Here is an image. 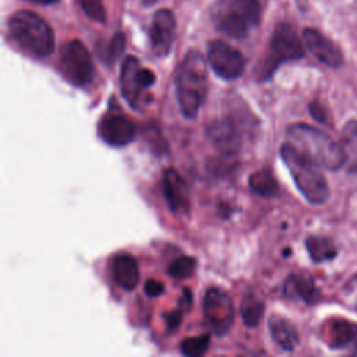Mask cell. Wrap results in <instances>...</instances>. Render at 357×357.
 I'll list each match as a JSON object with an SVG mask.
<instances>
[{
    "label": "cell",
    "instance_id": "obj_1",
    "mask_svg": "<svg viewBox=\"0 0 357 357\" xmlns=\"http://www.w3.org/2000/svg\"><path fill=\"white\" fill-rule=\"evenodd\" d=\"M176 95L184 117L194 119L205 102L208 93V70L204 56L188 52L176 71Z\"/></svg>",
    "mask_w": 357,
    "mask_h": 357
},
{
    "label": "cell",
    "instance_id": "obj_2",
    "mask_svg": "<svg viewBox=\"0 0 357 357\" xmlns=\"http://www.w3.org/2000/svg\"><path fill=\"white\" fill-rule=\"evenodd\" d=\"M280 158L303 197L312 205H322L329 197V187L319 165L293 144L282 145Z\"/></svg>",
    "mask_w": 357,
    "mask_h": 357
},
{
    "label": "cell",
    "instance_id": "obj_3",
    "mask_svg": "<svg viewBox=\"0 0 357 357\" xmlns=\"http://www.w3.org/2000/svg\"><path fill=\"white\" fill-rule=\"evenodd\" d=\"M11 39L35 57H47L54 50V35L50 25L36 13L21 10L8 20Z\"/></svg>",
    "mask_w": 357,
    "mask_h": 357
},
{
    "label": "cell",
    "instance_id": "obj_4",
    "mask_svg": "<svg viewBox=\"0 0 357 357\" xmlns=\"http://www.w3.org/2000/svg\"><path fill=\"white\" fill-rule=\"evenodd\" d=\"M289 138L298 149L312 158L319 166L328 170H339L344 166V155L339 142H335L328 134L308 124H293L287 130Z\"/></svg>",
    "mask_w": 357,
    "mask_h": 357
},
{
    "label": "cell",
    "instance_id": "obj_5",
    "mask_svg": "<svg viewBox=\"0 0 357 357\" xmlns=\"http://www.w3.org/2000/svg\"><path fill=\"white\" fill-rule=\"evenodd\" d=\"M216 28L225 35L243 39L259 24L258 0H219L212 13Z\"/></svg>",
    "mask_w": 357,
    "mask_h": 357
},
{
    "label": "cell",
    "instance_id": "obj_6",
    "mask_svg": "<svg viewBox=\"0 0 357 357\" xmlns=\"http://www.w3.org/2000/svg\"><path fill=\"white\" fill-rule=\"evenodd\" d=\"M304 56V47L290 24H279L269 42V52L258 70L259 79H269L275 70L286 61L298 60Z\"/></svg>",
    "mask_w": 357,
    "mask_h": 357
},
{
    "label": "cell",
    "instance_id": "obj_7",
    "mask_svg": "<svg viewBox=\"0 0 357 357\" xmlns=\"http://www.w3.org/2000/svg\"><path fill=\"white\" fill-rule=\"evenodd\" d=\"M59 70L74 86H85L93 78V63L86 46L73 39L61 45L59 52Z\"/></svg>",
    "mask_w": 357,
    "mask_h": 357
},
{
    "label": "cell",
    "instance_id": "obj_8",
    "mask_svg": "<svg viewBox=\"0 0 357 357\" xmlns=\"http://www.w3.org/2000/svg\"><path fill=\"white\" fill-rule=\"evenodd\" d=\"M204 318L216 336H225L234 322L231 297L220 287H209L202 303Z\"/></svg>",
    "mask_w": 357,
    "mask_h": 357
},
{
    "label": "cell",
    "instance_id": "obj_9",
    "mask_svg": "<svg viewBox=\"0 0 357 357\" xmlns=\"http://www.w3.org/2000/svg\"><path fill=\"white\" fill-rule=\"evenodd\" d=\"M206 57L213 73L222 79H236L244 71L245 60L241 52L223 40H212L208 45Z\"/></svg>",
    "mask_w": 357,
    "mask_h": 357
},
{
    "label": "cell",
    "instance_id": "obj_10",
    "mask_svg": "<svg viewBox=\"0 0 357 357\" xmlns=\"http://www.w3.org/2000/svg\"><path fill=\"white\" fill-rule=\"evenodd\" d=\"M206 137L220 155L236 156L241 146L240 131L230 117H220L209 121L206 126Z\"/></svg>",
    "mask_w": 357,
    "mask_h": 357
},
{
    "label": "cell",
    "instance_id": "obj_11",
    "mask_svg": "<svg viewBox=\"0 0 357 357\" xmlns=\"http://www.w3.org/2000/svg\"><path fill=\"white\" fill-rule=\"evenodd\" d=\"M99 137L110 146H124L135 137L131 119L120 113H107L99 123Z\"/></svg>",
    "mask_w": 357,
    "mask_h": 357
},
{
    "label": "cell",
    "instance_id": "obj_12",
    "mask_svg": "<svg viewBox=\"0 0 357 357\" xmlns=\"http://www.w3.org/2000/svg\"><path fill=\"white\" fill-rule=\"evenodd\" d=\"M163 197L173 213H187L191 206L190 188L184 177L173 167L163 173Z\"/></svg>",
    "mask_w": 357,
    "mask_h": 357
},
{
    "label": "cell",
    "instance_id": "obj_13",
    "mask_svg": "<svg viewBox=\"0 0 357 357\" xmlns=\"http://www.w3.org/2000/svg\"><path fill=\"white\" fill-rule=\"evenodd\" d=\"M176 36V18L169 10L156 11L152 26L149 31V39L152 50L156 56L169 54Z\"/></svg>",
    "mask_w": 357,
    "mask_h": 357
},
{
    "label": "cell",
    "instance_id": "obj_14",
    "mask_svg": "<svg viewBox=\"0 0 357 357\" xmlns=\"http://www.w3.org/2000/svg\"><path fill=\"white\" fill-rule=\"evenodd\" d=\"M303 40L310 53L322 64L333 68L342 66L343 56L340 49L322 32L314 28H307L303 32Z\"/></svg>",
    "mask_w": 357,
    "mask_h": 357
},
{
    "label": "cell",
    "instance_id": "obj_15",
    "mask_svg": "<svg viewBox=\"0 0 357 357\" xmlns=\"http://www.w3.org/2000/svg\"><path fill=\"white\" fill-rule=\"evenodd\" d=\"M113 280L124 290L131 291L139 282V268L137 259L128 252H119L110 261Z\"/></svg>",
    "mask_w": 357,
    "mask_h": 357
},
{
    "label": "cell",
    "instance_id": "obj_16",
    "mask_svg": "<svg viewBox=\"0 0 357 357\" xmlns=\"http://www.w3.org/2000/svg\"><path fill=\"white\" fill-rule=\"evenodd\" d=\"M139 61L134 56H127L121 66L120 73V86L124 99L134 107L137 106L139 93L142 91L139 81H138V71H139Z\"/></svg>",
    "mask_w": 357,
    "mask_h": 357
},
{
    "label": "cell",
    "instance_id": "obj_17",
    "mask_svg": "<svg viewBox=\"0 0 357 357\" xmlns=\"http://www.w3.org/2000/svg\"><path fill=\"white\" fill-rule=\"evenodd\" d=\"M326 340L332 349L357 347V324L347 319H333L326 329Z\"/></svg>",
    "mask_w": 357,
    "mask_h": 357
},
{
    "label": "cell",
    "instance_id": "obj_18",
    "mask_svg": "<svg viewBox=\"0 0 357 357\" xmlns=\"http://www.w3.org/2000/svg\"><path fill=\"white\" fill-rule=\"evenodd\" d=\"M268 328L272 340L284 351H293L298 342L297 329L293 326L290 321L280 315H271L268 319Z\"/></svg>",
    "mask_w": 357,
    "mask_h": 357
},
{
    "label": "cell",
    "instance_id": "obj_19",
    "mask_svg": "<svg viewBox=\"0 0 357 357\" xmlns=\"http://www.w3.org/2000/svg\"><path fill=\"white\" fill-rule=\"evenodd\" d=\"M283 293L289 298L303 300L307 304H314L319 298V290L314 280L300 273L287 276L283 286Z\"/></svg>",
    "mask_w": 357,
    "mask_h": 357
},
{
    "label": "cell",
    "instance_id": "obj_20",
    "mask_svg": "<svg viewBox=\"0 0 357 357\" xmlns=\"http://www.w3.org/2000/svg\"><path fill=\"white\" fill-rule=\"evenodd\" d=\"M340 146L344 155V166L350 173L357 172V120L344 124L340 137Z\"/></svg>",
    "mask_w": 357,
    "mask_h": 357
},
{
    "label": "cell",
    "instance_id": "obj_21",
    "mask_svg": "<svg viewBox=\"0 0 357 357\" xmlns=\"http://www.w3.org/2000/svg\"><path fill=\"white\" fill-rule=\"evenodd\" d=\"M248 185L259 197H273L278 194L279 185L269 169H261L254 172L248 178Z\"/></svg>",
    "mask_w": 357,
    "mask_h": 357
},
{
    "label": "cell",
    "instance_id": "obj_22",
    "mask_svg": "<svg viewBox=\"0 0 357 357\" xmlns=\"http://www.w3.org/2000/svg\"><path fill=\"white\" fill-rule=\"evenodd\" d=\"M307 251L314 262H324L333 259L337 254V250L333 241L322 236H311L305 241Z\"/></svg>",
    "mask_w": 357,
    "mask_h": 357
},
{
    "label": "cell",
    "instance_id": "obj_23",
    "mask_svg": "<svg viewBox=\"0 0 357 357\" xmlns=\"http://www.w3.org/2000/svg\"><path fill=\"white\" fill-rule=\"evenodd\" d=\"M265 312V305L264 303L257 298L252 294H248L243 298L241 305H240V314L243 324L248 328H255L259 325L262 317Z\"/></svg>",
    "mask_w": 357,
    "mask_h": 357
},
{
    "label": "cell",
    "instance_id": "obj_24",
    "mask_svg": "<svg viewBox=\"0 0 357 357\" xmlns=\"http://www.w3.org/2000/svg\"><path fill=\"white\" fill-rule=\"evenodd\" d=\"M211 344V336L209 335H199L195 337H187L180 343V351L184 356L195 357L202 356L206 353Z\"/></svg>",
    "mask_w": 357,
    "mask_h": 357
},
{
    "label": "cell",
    "instance_id": "obj_25",
    "mask_svg": "<svg viewBox=\"0 0 357 357\" xmlns=\"http://www.w3.org/2000/svg\"><path fill=\"white\" fill-rule=\"evenodd\" d=\"M197 261L192 257L188 255H183L176 258L167 268V273L169 276H172L173 279H187L188 276L192 275L194 269H195Z\"/></svg>",
    "mask_w": 357,
    "mask_h": 357
},
{
    "label": "cell",
    "instance_id": "obj_26",
    "mask_svg": "<svg viewBox=\"0 0 357 357\" xmlns=\"http://www.w3.org/2000/svg\"><path fill=\"white\" fill-rule=\"evenodd\" d=\"M144 138H146V142L149 144V148L152 149L153 153L162 155L166 153V142L162 137V132L159 131L158 126H149L144 130Z\"/></svg>",
    "mask_w": 357,
    "mask_h": 357
},
{
    "label": "cell",
    "instance_id": "obj_27",
    "mask_svg": "<svg viewBox=\"0 0 357 357\" xmlns=\"http://www.w3.org/2000/svg\"><path fill=\"white\" fill-rule=\"evenodd\" d=\"M78 1L81 8L89 18L99 22L106 21V8L103 4V0H78Z\"/></svg>",
    "mask_w": 357,
    "mask_h": 357
},
{
    "label": "cell",
    "instance_id": "obj_28",
    "mask_svg": "<svg viewBox=\"0 0 357 357\" xmlns=\"http://www.w3.org/2000/svg\"><path fill=\"white\" fill-rule=\"evenodd\" d=\"M124 47H126V36L124 33L121 32H117L110 43H109V47H107V57H109V61L114 63L124 52Z\"/></svg>",
    "mask_w": 357,
    "mask_h": 357
},
{
    "label": "cell",
    "instance_id": "obj_29",
    "mask_svg": "<svg viewBox=\"0 0 357 357\" xmlns=\"http://www.w3.org/2000/svg\"><path fill=\"white\" fill-rule=\"evenodd\" d=\"M310 114L315 121L322 123V124H328V113L325 112V109L322 107L321 103L311 102L310 103Z\"/></svg>",
    "mask_w": 357,
    "mask_h": 357
},
{
    "label": "cell",
    "instance_id": "obj_30",
    "mask_svg": "<svg viewBox=\"0 0 357 357\" xmlns=\"http://www.w3.org/2000/svg\"><path fill=\"white\" fill-rule=\"evenodd\" d=\"M144 290L145 293L149 296V297H158L160 296L163 291H165V284L159 280H155V279H148L145 282V286H144Z\"/></svg>",
    "mask_w": 357,
    "mask_h": 357
},
{
    "label": "cell",
    "instance_id": "obj_31",
    "mask_svg": "<svg viewBox=\"0 0 357 357\" xmlns=\"http://www.w3.org/2000/svg\"><path fill=\"white\" fill-rule=\"evenodd\" d=\"M138 81H139L141 88L145 89V88H149V86H152L155 84L156 77H155L152 70H149V68H139V71H138Z\"/></svg>",
    "mask_w": 357,
    "mask_h": 357
},
{
    "label": "cell",
    "instance_id": "obj_32",
    "mask_svg": "<svg viewBox=\"0 0 357 357\" xmlns=\"http://www.w3.org/2000/svg\"><path fill=\"white\" fill-rule=\"evenodd\" d=\"M183 314H184V312H183L180 308H177V310L172 311V312L167 315L166 324H167V329H169V331H174V329H177V328L180 326Z\"/></svg>",
    "mask_w": 357,
    "mask_h": 357
},
{
    "label": "cell",
    "instance_id": "obj_33",
    "mask_svg": "<svg viewBox=\"0 0 357 357\" xmlns=\"http://www.w3.org/2000/svg\"><path fill=\"white\" fill-rule=\"evenodd\" d=\"M191 304H192V293L190 289H184L183 296L178 301V308L185 314L187 311L191 310Z\"/></svg>",
    "mask_w": 357,
    "mask_h": 357
},
{
    "label": "cell",
    "instance_id": "obj_34",
    "mask_svg": "<svg viewBox=\"0 0 357 357\" xmlns=\"http://www.w3.org/2000/svg\"><path fill=\"white\" fill-rule=\"evenodd\" d=\"M32 3H38V4H54L57 3L59 0H29Z\"/></svg>",
    "mask_w": 357,
    "mask_h": 357
}]
</instances>
